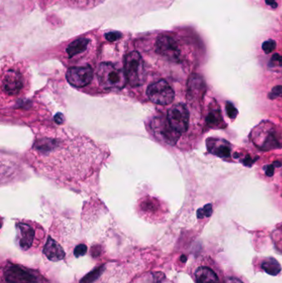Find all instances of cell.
Returning <instances> with one entry per match:
<instances>
[{"label": "cell", "mask_w": 282, "mask_h": 283, "mask_svg": "<svg viewBox=\"0 0 282 283\" xmlns=\"http://www.w3.org/2000/svg\"><path fill=\"white\" fill-rule=\"evenodd\" d=\"M124 69L130 86L139 87L143 85L146 80V71L143 60L138 51H132L127 55L124 61Z\"/></svg>", "instance_id": "obj_3"}, {"label": "cell", "mask_w": 282, "mask_h": 283, "mask_svg": "<svg viewBox=\"0 0 282 283\" xmlns=\"http://www.w3.org/2000/svg\"><path fill=\"white\" fill-rule=\"evenodd\" d=\"M156 51L168 60L178 61L180 59V51L177 43L172 37L169 36H161L156 40Z\"/></svg>", "instance_id": "obj_9"}, {"label": "cell", "mask_w": 282, "mask_h": 283, "mask_svg": "<svg viewBox=\"0 0 282 283\" xmlns=\"http://www.w3.org/2000/svg\"><path fill=\"white\" fill-rule=\"evenodd\" d=\"M90 40L87 38H80L71 42L66 49V52L68 54L69 57H73L84 52L87 49Z\"/></svg>", "instance_id": "obj_13"}, {"label": "cell", "mask_w": 282, "mask_h": 283, "mask_svg": "<svg viewBox=\"0 0 282 283\" xmlns=\"http://www.w3.org/2000/svg\"><path fill=\"white\" fill-rule=\"evenodd\" d=\"M185 256L181 257V260H183V262H184V263H185V262L186 261V259H185Z\"/></svg>", "instance_id": "obj_29"}, {"label": "cell", "mask_w": 282, "mask_h": 283, "mask_svg": "<svg viewBox=\"0 0 282 283\" xmlns=\"http://www.w3.org/2000/svg\"><path fill=\"white\" fill-rule=\"evenodd\" d=\"M146 95L151 102L162 106L170 105L175 99L172 87L165 80L151 84L147 87Z\"/></svg>", "instance_id": "obj_5"}, {"label": "cell", "mask_w": 282, "mask_h": 283, "mask_svg": "<svg viewBox=\"0 0 282 283\" xmlns=\"http://www.w3.org/2000/svg\"><path fill=\"white\" fill-rule=\"evenodd\" d=\"M212 213H213L212 205L211 204H208V205H204V207L201 208L200 210H198L197 217L199 219L209 217V216H211Z\"/></svg>", "instance_id": "obj_18"}, {"label": "cell", "mask_w": 282, "mask_h": 283, "mask_svg": "<svg viewBox=\"0 0 282 283\" xmlns=\"http://www.w3.org/2000/svg\"><path fill=\"white\" fill-rule=\"evenodd\" d=\"M261 267L267 274H270L272 276H277L282 271L280 264L273 258L264 260L261 264Z\"/></svg>", "instance_id": "obj_14"}, {"label": "cell", "mask_w": 282, "mask_h": 283, "mask_svg": "<svg viewBox=\"0 0 282 283\" xmlns=\"http://www.w3.org/2000/svg\"><path fill=\"white\" fill-rule=\"evenodd\" d=\"M269 97L271 99H275V98L282 97V86H275L273 89V91L269 95Z\"/></svg>", "instance_id": "obj_23"}, {"label": "cell", "mask_w": 282, "mask_h": 283, "mask_svg": "<svg viewBox=\"0 0 282 283\" xmlns=\"http://www.w3.org/2000/svg\"><path fill=\"white\" fill-rule=\"evenodd\" d=\"M54 120H55V121H56L57 124H61V123L64 121V116L61 115V114H60V115L58 114V115H56V116H55Z\"/></svg>", "instance_id": "obj_27"}, {"label": "cell", "mask_w": 282, "mask_h": 283, "mask_svg": "<svg viewBox=\"0 0 282 283\" xmlns=\"http://www.w3.org/2000/svg\"><path fill=\"white\" fill-rule=\"evenodd\" d=\"M17 244L20 249L23 251H27L32 246L35 238V230L32 225L27 223H17Z\"/></svg>", "instance_id": "obj_10"}, {"label": "cell", "mask_w": 282, "mask_h": 283, "mask_svg": "<svg viewBox=\"0 0 282 283\" xmlns=\"http://www.w3.org/2000/svg\"><path fill=\"white\" fill-rule=\"evenodd\" d=\"M104 270H105V266L100 267V268L93 270L92 272H90V274H88L80 283H91L92 282L95 281L102 274Z\"/></svg>", "instance_id": "obj_16"}, {"label": "cell", "mask_w": 282, "mask_h": 283, "mask_svg": "<svg viewBox=\"0 0 282 283\" xmlns=\"http://www.w3.org/2000/svg\"><path fill=\"white\" fill-rule=\"evenodd\" d=\"M66 80L71 86L81 88L87 86L92 81L94 73L90 66L71 67L66 72Z\"/></svg>", "instance_id": "obj_8"}, {"label": "cell", "mask_w": 282, "mask_h": 283, "mask_svg": "<svg viewBox=\"0 0 282 283\" xmlns=\"http://www.w3.org/2000/svg\"><path fill=\"white\" fill-rule=\"evenodd\" d=\"M276 47H277V43L274 40H268L263 42V50L265 53H272L273 51H275Z\"/></svg>", "instance_id": "obj_19"}, {"label": "cell", "mask_w": 282, "mask_h": 283, "mask_svg": "<svg viewBox=\"0 0 282 283\" xmlns=\"http://www.w3.org/2000/svg\"><path fill=\"white\" fill-rule=\"evenodd\" d=\"M97 75L100 86L107 90H122L128 81L125 71L111 62L100 64Z\"/></svg>", "instance_id": "obj_2"}, {"label": "cell", "mask_w": 282, "mask_h": 283, "mask_svg": "<svg viewBox=\"0 0 282 283\" xmlns=\"http://www.w3.org/2000/svg\"><path fill=\"white\" fill-rule=\"evenodd\" d=\"M214 154H216L217 156H221V157H228L230 156V147L228 145L222 144L220 146L214 147Z\"/></svg>", "instance_id": "obj_17"}, {"label": "cell", "mask_w": 282, "mask_h": 283, "mask_svg": "<svg viewBox=\"0 0 282 283\" xmlns=\"http://www.w3.org/2000/svg\"><path fill=\"white\" fill-rule=\"evenodd\" d=\"M270 65L273 66H282V56H280L279 54H275V55L272 57Z\"/></svg>", "instance_id": "obj_24"}, {"label": "cell", "mask_w": 282, "mask_h": 283, "mask_svg": "<svg viewBox=\"0 0 282 283\" xmlns=\"http://www.w3.org/2000/svg\"><path fill=\"white\" fill-rule=\"evenodd\" d=\"M86 252H87L86 245L84 244H79L74 250V255L76 258H80V257L84 256L86 254Z\"/></svg>", "instance_id": "obj_21"}, {"label": "cell", "mask_w": 282, "mask_h": 283, "mask_svg": "<svg viewBox=\"0 0 282 283\" xmlns=\"http://www.w3.org/2000/svg\"><path fill=\"white\" fill-rule=\"evenodd\" d=\"M206 122L211 127H217L223 123V118L219 108H214L210 110L206 118Z\"/></svg>", "instance_id": "obj_15"}, {"label": "cell", "mask_w": 282, "mask_h": 283, "mask_svg": "<svg viewBox=\"0 0 282 283\" xmlns=\"http://www.w3.org/2000/svg\"><path fill=\"white\" fill-rule=\"evenodd\" d=\"M266 3L270 6V7H273V8H276L278 7V3L277 2V0H265Z\"/></svg>", "instance_id": "obj_26"}, {"label": "cell", "mask_w": 282, "mask_h": 283, "mask_svg": "<svg viewBox=\"0 0 282 283\" xmlns=\"http://www.w3.org/2000/svg\"><path fill=\"white\" fill-rule=\"evenodd\" d=\"M226 111L227 114H228V116H229L231 120L236 119L237 115L239 114L238 110H237L236 108H235V106H234V105L230 102L227 103Z\"/></svg>", "instance_id": "obj_20"}, {"label": "cell", "mask_w": 282, "mask_h": 283, "mask_svg": "<svg viewBox=\"0 0 282 283\" xmlns=\"http://www.w3.org/2000/svg\"><path fill=\"white\" fill-rule=\"evenodd\" d=\"M196 283H219V279L212 269L207 267H200L195 271Z\"/></svg>", "instance_id": "obj_12"}, {"label": "cell", "mask_w": 282, "mask_h": 283, "mask_svg": "<svg viewBox=\"0 0 282 283\" xmlns=\"http://www.w3.org/2000/svg\"><path fill=\"white\" fill-rule=\"evenodd\" d=\"M5 280L8 283H35L37 278L33 273L16 264H9L4 269Z\"/></svg>", "instance_id": "obj_7"}, {"label": "cell", "mask_w": 282, "mask_h": 283, "mask_svg": "<svg viewBox=\"0 0 282 283\" xmlns=\"http://www.w3.org/2000/svg\"><path fill=\"white\" fill-rule=\"evenodd\" d=\"M167 122L171 129L179 135L186 132L190 122V115L186 106L183 104L173 105L168 110Z\"/></svg>", "instance_id": "obj_6"}, {"label": "cell", "mask_w": 282, "mask_h": 283, "mask_svg": "<svg viewBox=\"0 0 282 283\" xmlns=\"http://www.w3.org/2000/svg\"><path fill=\"white\" fill-rule=\"evenodd\" d=\"M122 37V34L120 32H110L105 34V38L110 42H115L120 39Z\"/></svg>", "instance_id": "obj_22"}, {"label": "cell", "mask_w": 282, "mask_h": 283, "mask_svg": "<svg viewBox=\"0 0 282 283\" xmlns=\"http://www.w3.org/2000/svg\"><path fill=\"white\" fill-rule=\"evenodd\" d=\"M27 157L41 175L59 185L77 187L100 169L104 152L75 130L51 128L36 136Z\"/></svg>", "instance_id": "obj_1"}, {"label": "cell", "mask_w": 282, "mask_h": 283, "mask_svg": "<svg viewBox=\"0 0 282 283\" xmlns=\"http://www.w3.org/2000/svg\"><path fill=\"white\" fill-rule=\"evenodd\" d=\"M43 253L46 258L52 262H58L66 257V253L60 244L49 237L46 244L44 246Z\"/></svg>", "instance_id": "obj_11"}, {"label": "cell", "mask_w": 282, "mask_h": 283, "mask_svg": "<svg viewBox=\"0 0 282 283\" xmlns=\"http://www.w3.org/2000/svg\"><path fill=\"white\" fill-rule=\"evenodd\" d=\"M274 171H275V166L274 165H269V166H267V168H265L266 174L268 176H273V174H274Z\"/></svg>", "instance_id": "obj_25"}, {"label": "cell", "mask_w": 282, "mask_h": 283, "mask_svg": "<svg viewBox=\"0 0 282 283\" xmlns=\"http://www.w3.org/2000/svg\"><path fill=\"white\" fill-rule=\"evenodd\" d=\"M1 89L5 95L17 97L27 91V80L22 72L10 69L2 75Z\"/></svg>", "instance_id": "obj_4"}, {"label": "cell", "mask_w": 282, "mask_h": 283, "mask_svg": "<svg viewBox=\"0 0 282 283\" xmlns=\"http://www.w3.org/2000/svg\"><path fill=\"white\" fill-rule=\"evenodd\" d=\"M225 283H243V282L240 281L239 279H236V278H230V279H227V281Z\"/></svg>", "instance_id": "obj_28"}]
</instances>
